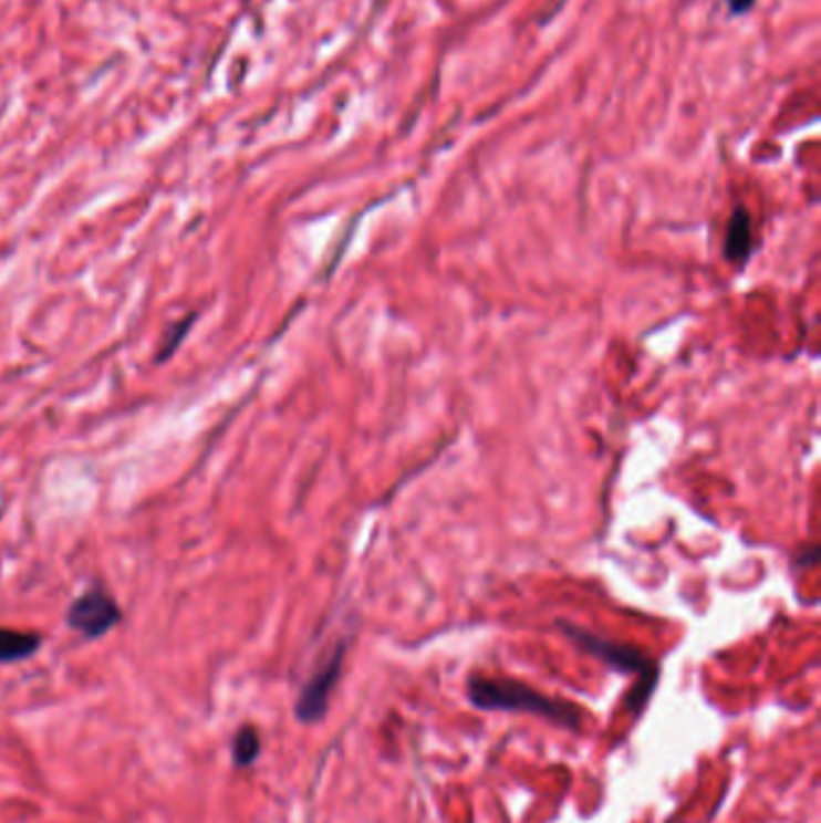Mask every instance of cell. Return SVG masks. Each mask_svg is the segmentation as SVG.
<instances>
[{"instance_id": "obj_1", "label": "cell", "mask_w": 821, "mask_h": 823, "mask_svg": "<svg viewBox=\"0 0 821 823\" xmlns=\"http://www.w3.org/2000/svg\"><path fill=\"white\" fill-rule=\"evenodd\" d=\"M468 698L475 708L480 710H509V712H530L544 720H552L567 730H581L583 727V710L561 698L544 696L532 686L501 679V677H482L472 675L468 679Z\"/></svg>"}, {"instance_id": "obj_2", "label": "cell", "mask_w": 821, "mask_h": 823, "mask_svg": "<svg viewBox=\"0 0 821 823\" xmlns=\"http://www.w3.org/2000/svg\"><path fill=\"white\" fill-rule=\"evenodd\" d=\"M559 628L564 631V634L573 643H576L581 650L597 657L600 663H605L607 667L622 671V675H636L638 677L636 684H634V689L628 691V696H626V712H632L634 718H638L643 708L648 706L655 686H658V679H661L658 663H655L648 653H643L634 646L600 638V636L591 634V631L579 628L573 624L559 622Z\"/></svg>"}, {"instance_id": "obj_3", "label": "cell", "mask_w": 821, "mask_h": 823, "mask_svg": "<svg viewBox=\"0 0 821 823\" xmlns=\"http://www.w3.org/2000/svg\"><path fill=\"white\" fill-rule=\"evenodd\" d=\"M345 655L347 640H337L333 650L323 657L316 669H313V675L306 679V684L301 686L294 704V716L299 722L316 725L325 718L328 704H331V696L342 675V665H345Z\"/></svg>"}, {"instance_id": "obj_4", "label": "cell", "mask_w": 821, "mask_h": 823, "mask_svg": "<svg viewBox=\"0 0 821 823\" xmlns=\"http://www.w3.org/2000/svg\"><path fill=\"white\" fill-rule=\"evenodd\" d=\"M121 619L123 614L118 602L108 595L102 585H94L85 590L80 597H75L65 614L67 626L87 640H97L106 636L108 631L121 624Z\"/></svg>"}, {"instance_id": "obj_5", "label": "cell", "mask_w": 821, "mask_h": 823, "mask_svg": "<svg viewBox=\"0 0 821 823\" xmlns=\"http://www.w3.org/2000/svg\"><path fill=\"white\" fill-rule=\"evenodd\" d=\"M751 217L745 208H737L730 215L728 229H725V258L730 263H742L751 253Z\"/></svg>"}, {"instance_id": "obj_6", "label": "cell", "mask_w": 821, "mask_h": 823, "mask_svg": "<svg viewBox=\"0 0 821 823\" xmlns=\"http://www.w3.org/2000/svg\"><path fill=\"white\" fill-rule=\"evenodd\" d=\"M41 648V636L32 631L0 628V665L22 663Z\"/></svg>"}, {"instance_id": "obj_7", "label": "cell", "mask_w": 821, "mask_h": 823, "mask_svg": "<svg viewBox=\"0 0 821 823\" xmlns=\"http://www.w3.org/2000/svg\"><path fill=\"white\" fill-rule=\"evenodd\" d=\"M261 757V735H258L256 727L243 725L237 732L235 742H231V761H235L237 768H246L258 761Z\"/></svg>"}, {"instance_id": "obj_8", "label": "cell", "mask_w": 821, "mask_h": 823, "mask_svg": "<svg viewBox=\"0 0 821 823\" xmlns=\"http://www.w3.org/2000/svg\"><path fill=\"white\" fill-rule=\"evenodd\" d=\"M196 319H198L196 313H188L186 319L176 321V323H172L167 327V333L162 335V342H159V347H157V356H155L157 364H167L172 360V356L176 354V350H179L184 345V340L190 333V327H194Z\"/></svg>"}, {"instance_id": "obj_9", "label": "cell", "mask_w": 821, "mask_h": 823, "mask_svg": "<svg viewBox=\"0 0 821 823\" xmlns=\"http://www.w3.org/2000/svg\"><path fill=\"white\" fill-rule=\"evenodd\" d=\"M757 0H728V8L730 12H735V15H742V12H749L751 8H755Z\"/></svg>"}]
</instances>
